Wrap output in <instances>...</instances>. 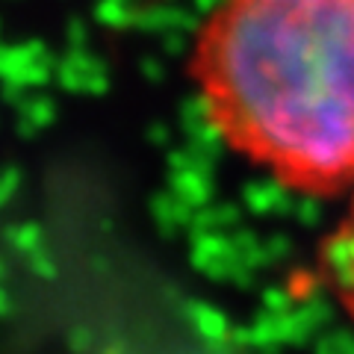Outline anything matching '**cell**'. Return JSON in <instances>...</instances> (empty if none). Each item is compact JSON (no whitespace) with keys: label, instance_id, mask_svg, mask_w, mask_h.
<instances>
[{"label":"cell","instance_id":"cell-2","mask_svg":"<svg viewBox=\"0 0 354 354\" xmlns=\"http://www.w3.org/2000/svg\"><path fill=\"white\" fill-rule=\"evenodd\" d=\"M319 263H322V274L330 295L337 298L339 307L354 322V192H351L348 213L328 234Z\"/></svg>","mask_w":354,"mask_h":354},{"label":"cell","instance_id":"cell-1","mask_svg":"<svg viewBox=\"0 0 354 354\" xmlns=\"http://www.w3.org/2000/svg\"><path fill=\"white\" fill-rule=\"evenodd\" d=\"M189 80L248 165L301 195L354 192V0H216Z\"/></svg>","mask_w":354,"mask_h":354}]
</instances>
